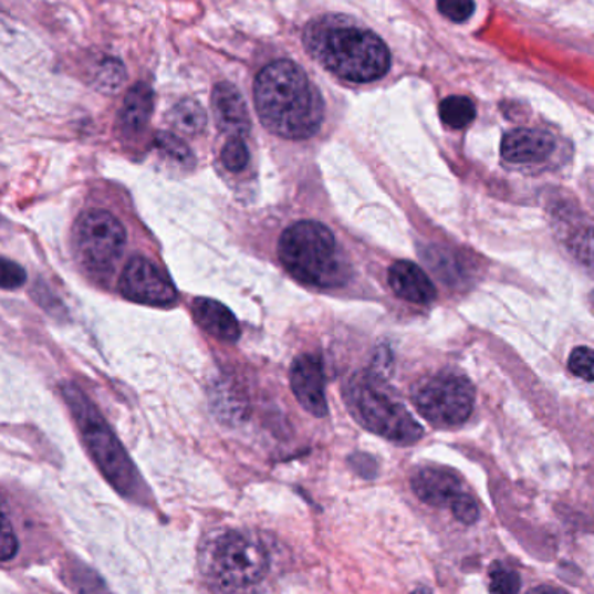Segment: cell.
<instances>
[{
    "instance_id": "cell-1",
    "label": "cell",
    "mask_w": 594,
    "mask_h": 594,
    "mask_svg": "<svg viewBox=\"0 0 594 594\" xmlns=\"http://www.w3.org/2000/svg\"><path fill=\"white\" fill-rule=\"evenodd\" d=\"M254 108L260 123L286 139H308L320 132L324 102L302 66L278 60L260 70L254 81Z\"/></svg>"
},
{
    "instance_id": "cell-2",
    "label": "cell",
    "mask_w": 594,
    "mask_h": 594,
    "mask_svg": "<svg viewBox=\"0 0 594 594\" xmlns=\"http://www.w3.org/2000/svg\"><path fill=\"white\" fill-rule=\"evenodd\" d=\"M304 45L323 69L351 83H372L390 66L386 42L341 17H321L304 29Z\"/></svg>"
},
{
    "instance_id": "cell-3",
    "label": "cell",
    "mask_w": 594,
    "mask_h": 594,
    "mask_svg": "<svg viewBox=\"0 0 594 594\" xmlns=\"http://www.w3.org/2000/svg\"><path fill=\"white\" fill-rule=\"evenodd\" d=\"M62 396L83 436L84 447L115 492L133 502H145L148 492L132 457L115 436L95 403L74 384H63Z\"/></svg>"
},
{
    "instance_id": "cell-4",
    "label": "cell",
    "mask_w": 594,
    "mask_h": 594,
    "mask_svg": "<svg viewBox=\"0 0 594 594\" xmlns=\"http://www.w3.org/2000/svg\"><path fill=\"white\" fill-rule=\"evenodd\" d=\"M279 260L296 281L321 290L344 286L351 263L332 230L320 221H296L279 238Z\"/></svg>"
},
{
    "instance_id": "cell-5",
    "label": "cell",
    "mask_w": 594,
    "mask_h": 594,
    "mask_svg": "<svg viewBox=\"0 0 594 594\" xmlns=\"http://www.w3.org/2000/svg\"><path fill=\"white\" fill-rule=\"evenodd\" d=\"M344 398L357 423L387 441L414 445L424 436V429L414 415L390 393L384 377L375 372L351 377Z\"/></svg>"
},
{
    "instance_id": "cell-6",
    "label": "cell",
    "mask_w": 594,
    "mask_h": 594,
    "mask_svg": "<svg viewBox=\"0 0 594 594\" xmlns=\"http://www.w3.org/2000/svg\"><path fill=\"white\" fill-rule=\"evenodd\" d=\"M269 551L251 533H221L208 550V577L218 594H250L265 579Z\"/></svg>"
},
{
    "instance_id": "cell-7",
    "label": "cell",
    "mask_w": 594,
    "mask_h": 594,
    "mask_svg": "<svg viewBox=\"0 0 594 594\" xmlns=\"http://www.w3.org/2000/svg\"><path fill=\"white\" fill-rule=\"evenodd\" d=\"M415 408L430 426L451 429L462 426L475 408V387L468 377L456 372H439L415 384Z\"/></svg>"
},
{
    "instance_id": "cell-8",
    "label": "cell",
    "mask_w": 594,
    "mask_h": 594,
    "mask_svg": "<svg viewBox=\"0 0 594 594\" xmlns=\"http://www.w3.org/2000/svg\"><path fill=\"white\" fill-rule=\"evenodd\" d=\"M72 242L79 262L87 271L103 274L114 269L126 247V230L114 215L91 209L75 220Z\"/></svg>"
},
{
    "instance_id": "cell-9",
    "label": "cell",
    "mask_w": 594,
    "mask_h": 594,
    "mask_svg": "<svg viewBox=\"0 0 594 594\" xmlns=\"http://www.w3.org/2000/svg\"><path fill=\"white\" fill-rule=\"evenodd\" d=\"M410 483L418 499L433 508L450 509L466 525H472L480 518L478 502L463 490L462 480L451 469H417Z\"/></svg>"
},
{
    "instance_id": "cell-10",
    "label": "cell",
    "mask_w": 594,
    "mask_h": 594,
    "mask_svg": "<svg viewBox=\"0 0 594 594\" xmlns=\"http://www.w3.org/2000/svg\"><path fill=\"white\" fill-rule=\"evenodd\" d=\"M119 291L124 299L136 304L169 305L177 300L171 279L145 257H133L126 263L119 279Z\"/></svg>"
},
{
    "instance_id": "cell-11",
    "label": "cell",
    "mask_w": 594,
    "mask_h": 594,
    "mask_svg": "<svg viewBox=\"0 0 594 594\" xmlns=\"http://www.w3.org/2000/svg\"><path fill=\"white\" fill-rule=\"evenodd\" d=\"M291 390L296 402L314 417H326L329 402L324 393L323 359L317 354H302L290 369Z\"/></svg>"
},
{
    "instance_id": "cell-12",
    "label": "cell",
    "mask_w": 594,
    "mask_h": 594,
    "mask_svg": "<svg viewBox=\"0 0 594 594\" xmlns=\"http://www.w3.org/2000/svg\"><path fill=\"white\" fill-rule=\"evenodd\" d=\"M215 123L229 138H244L250 133L251 121L241 91L230 83H218L211 96Z\"/></svg>"
},
{
    "instance_id": "cell-13",
    "label": "cell",
    "mask_w": 594,
    "mask_h": 594,
    "mask_svg": "<svg viewBox=\"0 0 594 594\" xmlns=\"http://www.w3.org/2000/svg\"><path fill=\"white\" fill-rule=\"evenodd\" d=\"M554 147H556V142L550 133L530 129V127H518L504 136L500 153L509 163L530 165V163H541L548 159L554 153Z\"/></svg>"
},
{
    "instance_id": "cell-14",
    "label": "cell",
    "mask_w": 594,
    "mask_h": 594,
    "mask_svg": "<svg viewBox=\"0 0 594 594\" xmlns=\"http://www.w3.org/2000/svg\"><path fill=\"white\" fill-rule=\"evenodd\" d=\"M387 275L394 293L406 302L429 304L436 299V286L429 275L410 260L394 262Z\"/></svg>"
},
{
    "instance_id": "cell-15",
    "label": "cell",
    "mask_w": 594,
    "mask_h": 594,
    "mask_svg": "<svg viewBox=\"0 0 594 594\" xmlns=\"http://www.w3.org/2000/svg\"><path fill=\"white\" fill-rule=\"evenodd\" d=\"M192 314L197 324L209 335L221 342H238L239 323L229 308L213 299H196L192 302Z\"/></svg>"
},
{
    "instance_id": "cell-16",
    "label": "cell",
    "mask_w": 594,
    "mask_h": 594,
    "mask_svg": "<svg viewBox=\"0 0 594 594\" xmlns=\"http://www.w3.org/2000/svg\"><path fill=\"white\" fill-rule=\"evenodd\" d=\"M154 108V93L147 84L138 83L127 91L119 111V126L126 135H136L147 126Z\"/></svg>"
},
{
    "instance_id": "cell-17",
    "label": "cell",
    "mask_w": 594,
    "mask_h": 594,
    "mask_svg": "<svg viewBox=\"0 0 594 594\" xmlns=\"http://www.w3.org/2000/svg\"><path fill=\"white\" fill-rule=\"evenodd\" d=\"M169 124L184 135H199L208 123V115L196 100H181L168 115Z\"/></svg>"
},
{
    "instance_id": "cell-18",
    "label": "cell",
    "mask_w": 594,
    "mask_h": 594,
    "mask_svg": "<svg viewBox=\"0 0 594 594\" xmlns=\"http://www.w3.org/2000/svg\"><path fill=\"white\" fill-rule=\"evenodd\" d=\"M439 117L451 129H463L475 121V103L468 96H448L439 105Z\"/></svg>"
},
{
    "instance_id": "cell-19",
    "label": "cell",
    "mask_w": 594,
    "mask_h": 594,
    "mask_svg": "<svg viewBox=\"0 0 594 594\" xmlns=\"http://www.w3.org/2000/svg\"><path fill=\"white\" fill-rule=\"evenodd\" d=\"M70 586L74 587L77 594H112L107 584L96 574L95 570L90 569L83 563L70 565Z\"/></svg>"
},
{
    "instance_id": "cell-20",
    "label": "cell",
    "mask_w": 594,
    "mask_h": 594,
    "mask_svg": "<svg viewBox=\"0 0 594 594\" xmlns=\"http://www.w3.org/2000/svg\"><path fill=\"white\" fill-rule=\"evenodd\" d=\"M124 79H126V70L123 63L115 58H103L102 62L96 65L93 83L103 93H115L123 86Z\"/></svg>"
},
{
    "instance_id": "cell-21",
    "label": "cell",
    "mask_w": 594,
    "mask_h": 594,
    "mask_svg": "<svg viewBox=\"0 0 594 594\" xmlns=\"http://www.w3.org/2000/svg\"><path fill=\"white\" fill-rule=\"evenodd\" d=\"M154 144L159 148L160 154H165L169 159L175 160L181 166H192L194 156L190 153L189 145L181 142L178 136L171 135V133L159 132L154 139Z\"/></svg>"
},
{
    "instance_id": "cell-22",
    "label": "cell",
    "mask_w": 594,
    "mask_h": 594,
    "mask_svg": "<svg viewBox=\"0 0 594 594\" xmlns=\"http://www.w3.org/2000/svg\"><path fill=\"white\" fill-rule=\"evenodd\" d=\"M570 251L577 262L594 275V227L579 230L577 235L570 239Z\"/></svg>"
},
{
    "instance_id": "cell-23",
    "label": "cell",
    "mask_w": 594,
    "mask_h": 594,
    "mask_svg": "<svg viewBox=\"0 0 594 594\" xmlns=\"http://www.w3.org/2000/svg\"><path fill=\"white\" fill-rule=\"evenodd\" d=\"M521 590L520 575L509 566L496 563L490 570V593L518 594Z\"/></svg>"
},
{
    "instance_id": "cell-24",
    "label": "cell",
    "mask_w": 594,
    "mask_h": 594,
    "mask_svg": "<svg viewBox=\"0 0 594 594\" xmlns=\"http://www.w3.org/2000/svg\"><path fill=\"white\" fill-rule=\"evenodd\" d=\"M221 163L229 171H242L250 163V150L242 138H229L221 148Z\"/></svg>"
},
{
    "instance_id": "cell-25",
    "label": "cell",
    "mask_w": 594,
    "mask_h": 594,
    "mask_svg": "<svg viewBox=\"0 0 594 594\" xmlns=\"http://www.w3.org/2000/svg\"><path fill=\"white\" fill-rule=\"evenodd\" d=\"M569 368L575 377L594 382V348H574L569 357Z\"/></svg>"
},
{
    "instance_id": "cell-26",
    "label": "cell",
    "mask_w": 594,
    "mask_h": 594,
    "mask_svg": "<svg viewBox=\"0 0 594 594\" xmlns=\"http://www.w3.org/2000/svg\"><path fill=\"white\" fill-rule=\"evenodd\" d=\"M475 9L476 6L469 0H442L438 4L439 13L448 20L456 21V23L469 20L475 13Z\"/></svg>"
},
{
    "instance_id": "cell-27",
    "label": "cell",
    "mask_w": 594,
    "mask_h": 594,
    "mask_svg": "<svg viewBox=\"0 0 594 594\" xmlns=\"http://www.w3.org/2000/svg\"><path fill=\"white\" fill-rule=\"evenodd\" d=\"M0 551H2V562L8 563L9 560H13L18 553V539L14 533L11 520H9L8 511H4L2 517V544H0Z\"/></svg>"
},
{
    "instance_id": "cell-28",
    "label": "cell",
    "mask_w": 594,
    "mask_h": 594,
    "mask_svg": "<svg viewBox=\"0 0 594 594\" xmlns=\"http://www.w3.org/2000/svg\"><path fill=\"white\" fill-rule=\"evenodd\" d=\"M27 272L18 263L11 260H2V288L4 290H17L21 284H25Z\"/></svg>"
},
{
    "instance_id": "cell-29",
    "label": "cell",
    "mask_w": 594,
    "mask_h": 594,
    "mask_svg": "<svg viewBox=\"0 0 594 594\" xmlns=\"http://www.w3.org/2000/svg\"><path fill=\"white\" fill-rule=\"evenodd\" d=\"M527 594H569L566 591L554 586H539L535 590L529 591Z\"/></svg>"
},
{
    "instance_id": "cell-30",
    "label": "cell",
    "mask_w": 594,
    "mask_h": 594,
    "mask_svg": "<svg viewBox=\"0 0 594 594\" xmlns=\"http://www.w3.org/2000/svg\"><path fill=\"white\" fill-rule=\"evenodd\" d=\"M411 594H433V593H430V591L427 590V587H418V590H415L414 593Z\"/></svg>"
}]
</instances>
